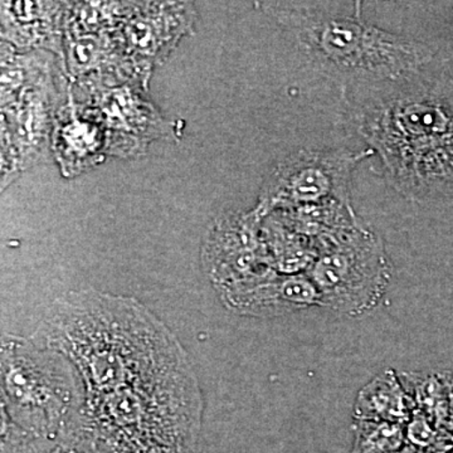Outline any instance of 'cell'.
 Listing matches in <instances>:
<instances>
[{
	"label": "cell",
	"mask_w": 453,
	"mask_h": 453,
	"mask_svg": "<svg viewBox=\"0 0 453 453\" xmlns=\"http://www.w3.org/2000/svg\"><path fill=\"white\" fill-rule=\"evenodd\" d=\"M41 342L73 369L81 425L110 453H188L201 416L198 380L168 327L127 297L74 292Z\"/></svg>",
	"instance_id": "1"
},
{
	"label": "cell",
	"mask_w": 453,
	"mask_h": 453,
	"mask_svg": "<svg viewBox=\"0 0 453 453\" xmlns=\"http://www.w3.org/2000/svg\"><path fill=\"white\" fill-rule=\"evenodd\" d=\"M67 3L2 2V35L18 49H47L64 57Z\"/></svg>",
	"instance_id": "9"
},
{
	"label": "cell",
	"mask_w": 453,
	"mask_h": 453,
	"mask_svg": "<svg viewBox=\"0 0 453 453\" xmlns=\"http://www.w3.org/2000/svg\"><path fill=\"white\" fill-rule=\"evenodd\" d=\"M311 276L327 299L357 308L380 296L388 270L378 238L357 225L320 243Z\"/></svg>",
	"instance_id": "5"
},
{
	"label": "cell",
	"mask_w": 453,
	"mask_h": 453,
	"mask_svg": "<svg viewBox=\"0 0 453 453\" xmlns=\"http://www.w3.org/2000/svg\"><path fill=\"white\" fill-rule=\"evenodd\" d=\"M52 148L62 174L71 178L110 155V135L88 109L70 103L55 118Z\"/></svg>",
	"instance_id": "8"
},
{
	"label": "cell",
	"mask_w": 453,
	"mask_h": 453,
	"mask_svg": "<svg viewBox=\"0 0 453 453\" xmlns=\"http://www.w3.org/2000/svg\"><path fill=\"white\" fill-rule=\"evenodd\" d=\"M372 150H301L283 159L267 179L257 213L291 211L329 202L350 203V175Z\"/></svg>",
	"instance_id": "4"
},
{
	"label": "cell",
	"mask_w": 453,
	"mask_h": 453,
	"mask_svg": "<svg viewBox=\"0 0 453 453\" xmlns=\"http://www.w3.org/2000/svg\"><path fill=\"white\" fill-rule=\"evenodd\" d=\"M193 23L195 9L190 3H136L122 27L121 38L131 58L151 70L192 31Z\"/></svg>",
	"instance_id": "7"
},
{
	"label": "cell",
	"mask_w": 453,
	"mask_h": 453,
	"mask_svg": "<svg viewBox=\"0 0 453 453\" xmlns=\"http://www.w3.org/2000/svg\"><path fill=\"white\" fill-rule=\"evenodd\" d=\"M140 88L127 83L91 92L92 104L88 109L109 133L110 155L144 153L151 140L165 134L163 119Z\"/></svg>",
	"instance_id": "6"
},
{
	"label": "cell",
	"mask_w": 453,
	"mask_h": 453,
	"mask_svg": "<svg viewBox=\"0 0 453 453\" xmlns=\"http://www.w3.org/2000/svg\"><path fill=\"white\" fill-rule=\"evenodd\" d=\"M135 7L136 3H67L64 35L81 37L120 32Z\"/></svg>",
	"instance_id": "10"
},
{
	"label": "cell",
	"mask_w": 453,
	"mask_h": 453,
	"mask_svg": "<svg viewBox=\"0 0 453 453\" xmlns=\"http://www.w3.org/2000/svg\"><path fill=\"white\" fill-rule=\"evenodd\" d=\"M268 2L262 8L288 29L319 70L351 85L377 86L410 76L436 53L427 44L365 22L362 3Z\"/></svg>",
	"instance_id": "3"
},
{
	"label": "cell",
	"mask_w": 453,
	"mask_h": 453,
	"mask_svg": "<svg viewBox=\"0 0 453 453\" xmlns=\"http://www.w3.org/2000/svg\"><path fill=\"white\" fill-rule=\"evenodd\" d=\"M351 120L396 192L416 202L453 201L452 57L434 56L410 76L369 86Z\"/></svg>",
	"instance_id": "2"
}]
</instances>
